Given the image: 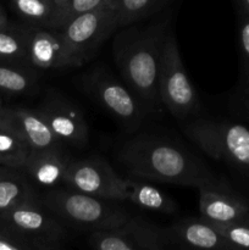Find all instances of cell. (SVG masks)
Listing matches in <instances>:
<instances>
[{"mask_svg": "<svg viewBox=\"0 0 249 250\" xmlns=\"http://www.w3.org/2000/svg\"><path fill=\"white\" fill-rule=\"evenodd\" d=\"M117 160L132 176L142 180L197 188L226 185L185 146L159 137L129 139L117 151Z\"/></svg>", "mask_w": 249, "mask_h": 250, "instance_id": "1", "label": "cell"}, {"mask_svg": "<svg viewBox=\"0 0 249 250\" xmlns=\"http://www.w3.org/2000/svg\"><path fill=\"white\" fill-rule=\"evenodd\" d=\"M170 17L150 22L145 27H121L112 44L115 62L131 92L145 107L158 109L159 68Z\"/></svg>", "mask_w": 249, "mask_h": 250, "instance_id": "2", "label": "cell"}, {"mask_svg": "<svg viewBox=\"0 0 249 250\" xmlns=\"http://www.w3.org/2000/svg\"><path fill=\"white\" fill-rule=\"evenodd\" d=\"M39 199L59 219L72 226L92 229V232L122 226L131 219V215L115 205L114 200L102 199L68 188H51Z\"/></svg>", "mask_w": 249, "mask_h": 250, "instance_id": "3", "label": "cell"}, {"mask_svg": "<svg viewBox=\"0 0 249 250\" xmlns=\"http://www.w3.org/2000/svg\"><path fill=\"white\" fill-rule=\"evenodd\" d=\"M183 132L205 154L249 177L248 127L229 121L199 119L185 125Z\"/></svg>", "mask_w": 249, "mask_h": 250, "instance_id": "4", "label": "cell"}, {"mask_svg": "<svg viewBox=\"0 0 249 250\" xmlns=\"http://www.w3.org/2000/svg\"><path fill=\"white\" fill-rule=\"evenodd\" d=\"M0 231L21 241L28 250H54L62 247L66 232L41 199L0 214Z\"/></svg>", "mask_w": 249, "mask_h": 250, "instance_id": "5", "label": "cell"}, {"mask_svg": "<svg viewBox=\"0 0 249 250\" xmlns=\"http://www.w3.org/2000/svg\"><path fill=\"white\" fill-rule=\"evenodd\" d=\"M159 95L161 105L178 120H187L200 109L197 90L188 78L171 28L166 34L159 68Z\"/></svg>", "mask_w": 249, "mask_h": 250, "instance_id": "6", "label": "cell"}, {"mask_svg": "<svg viewBox=\"0 0 249 250\" xmlns=\"http://www.w3.org/2000/svg\"><path fill=\"white\" fill-rule=\"evenodd\" d=\"M117 29L119 15L111 7L85 12L59 29L65 42L67 67H80L88 62Z\"/></svg>", "mask_w": 249, "mask_h": 250, "instance_id": "7", "label": "cell"}, {"mask_svg": "<svg viewBox=\"0 0 249 250\" xmlns=\"http://www.w3.org/2000/svg\"><path fill=\"white\" fill-rule=\"evenodd\" d=\"M88 243L98 250H164L172 248L167 229L141 216L131 217L122 226L90 233Z\"/></svg>", "mask_w": 249, "mask_h": 250, "instance_id": "8", "label": "cell"}, {"mask_svg": "<svg viewBox=\"0 0 249 250\" xmlns=\"http://www.w3.org/2000/svg\"><path fill=\"white\" fill-rule=\"evenodd\" d=\"M84 85L100 105L126 128L133 131L141 126L145 116V106L127 85L121 84L107 71L94 70L89 73Z\"/></svg>", "mask_w": 249, "mask_h": 250, "instance_id": "9", "label": "cell"}, {"mask_svg": "<svg viewBox=\"0 0 249 250\" xmlns=\"http://www.w3.org/2000/svg\"><path fill=\"white\" fill-rule=\"evenodd\" d=\"M68 189L114 202H124V178L99 156L71 160L63 180Z\"/></svg>", "mask_w": 249, "mask_h": 250, "instance_id": "10", "label": "cell"}, {"mask_svg": "<svg viewBox=\"0 0 249 250\" xmlns=\"http://www.w3.org/2000/svg\"><path fill=\"white\" fill-rule=\"evenodd\" d=\"M38 110L61 143L78 148L87 146L89 138L87 120L80 107L68 98L50 90Z\"/></svg>", "mask_w": 249, "mask_h": 250, "instance_id": "11", "label": "cell"}, {"mask_svg": "<svg viewBox=\"0 0 249 250\" xmlns=\"http://www.w3.org/2000/svg\"><path fill=\"white\" fill-rule=\"evenodd\" d=\"M199 212L203 219L215 225H225L249 216V205L228 185L198 187Z\"/></svg>", "mask_w": 249, "mask_h": 250, "instance_id": "12", "label": "cell"}, {"mask_svg": "<svg viewBox=\"0 0 249 250\" xmlns=\"http://www.w3.org/2000/svg\"><path fill=\"white\" fill-rule=\"evenodd\" d=\"M0 122L7 125L27 142L31 150L61 148V142L53 133L39 110L21 106H4Z\"/></svg>", "mask_w": 249, "mask_h": 250, "instance_id": "13", "label": "cell"}, {"mask_svg": "<svg viewBox=\"0 0 249 250\" xmlns=\"http://www.w3.org/2000/svg\"><path fill=\"white\" fill-rule=\"evenodd\" d=\"M173 247L192 249H234L212 222L200 217L182 219L168 227Z\"/></svg>", "mask_w": 249, "mask_h": 250, "instance_id": "14", "label": "cell"}, {"mask_svg": "<svg viewBox=\"0 0 249 250\" xmlns=\"http://www.w3.org/2000/svg\"><path fill=\"white\" fill-rule=\"evenodd\" d=\"M70 163L62 148L31 150L22 170L37 186L54 188L63 183Z\"/></svg>", "mask_w": 249, "mask_h": 250, "instance_id": "15", "label": "cell"}, {"mask_svg": "<svg viewBox=\"0 0 249 250\" xmlns=\"http://www.w3.org/2000/svg\"><path fill=\"white\" fill-rule=\"evenodd\" d=\"M29 62L38 70L67 67L66 46L60 32L32 27L29 38Z\"/></svg>", "mask_w": 249, "mask_h": 250, "instance_id": "16", "label": "cell"}, {"mask_svg": "<svg viewBox=\"0 0 249 250\" xmlns=\"http://www.w3.org/2000/svg\"><path fill=\"white\" fill-rule=\"evenodd\" d=\"M38 199V194L22 168L0 165V214Z\"/></svg>", "mask_w": 249, "mask_h": 250, "instance_id": "17", "label": "cell"}, {"mask_svg": "<svg viewBox=\"0 0 249 250\" xmlns=\"http://www.w3.org/2000/svg\"><path fill=\"white\" fill-rule=\"evenodd\" d=\"M124 202H129L142 209L161 214H173L177 209L176 203L166 193L148 183L131 178H124Z\"/></svg>", "mask_w": 249, "mask_h": 250, "instance_id": "18", "label": "cell"}, {"mask_svg": "<svg viewBox=\"0 0 249 250\" xmlns=\"http://www.w3.org/2000/svg\"><path fill=\"white\" fill-rule=\"evenodd\" d=\"M37 87L38 76L33 66L0 61V94L29 95Z\"/></svg>", "mask_w": 249, "mask_h": 250, "instance_id": "19", "label": "cell"}, {"mask_svg": "<svg viewBox=\"0 0 249 250\" xmlns=\"http://www.w3.org/2000/svg\"><path fill=\"white\" fill-rule=\"evenodd\" d=\"M32 27L9 24L0 29V61L31 65L29 38Z\"/></svg>", "mask_w": 249, "mask_h": 250, "instance_id": "20", "label": "cell"}, {"mask_svg": "<svg viewBox=\"0 0 249 250\" xmlns=\"http://www.w3.org/2000/svg\"><path fill=\"white\" fill-rule=\"evenodd\" d=\"M31 153V146L7 125L0 122V165L22 168Z\"/></svg>", "mask_w": 249, "mask_h": 250, "instance_id": "21", "label": "cell"}, {"mask_svg": "<svg viewBox=\"0 0 249 250\" xmlns=\"http://www.w3.org/2000/svg\"><path fill=\"white\" fill-rule=\"evenodd\" d=\"M104 7L116 9V0H66L60 9L55 7V12L48 28L59 31L80 15Z\"/></svg>", "mask_w": 249, "mask_h": 250, "instance_id": "22", "label": "cell"}, {"mask_svg": "<svg viewBox=\"0 0 249 250\" xmlns=\"http://www.w3.org/2000/svg\"><path fill=\"white\" fill-rule=\"evenodd\" d=\"M167 0H116L119 28L136 24L158 12Z\"/></svg>", "mask_w": 249, "mask_h": 250, "instance_id": "23", "label": "cell"}, {"mask_svg": "<svg viewBox=\"0 0 249 250\" xmlns=\"http://www.w3.org/2000/svg\"><path fill=\"white\" fill-rule=\"evenodd\" d=\"M11 2L22 19L42 28H48L56 7L51 0H11Z\"/></svg>", "mask_w": 249, "mask_h": 250, "instance_id": "24", "label": "cell"}, {"mask_svg": "<svg viewBox=\"0 0 249 250\" xmlns=\"http://www.w3.org/2000/svg\"><path fill=\"white\" fill-rule=\"evenodd\" d=\"M215 226L234 249H249V216Z\"/></svg>", "mask_w": 249, "mask_h": 250, "instance_id": "25", "label": "cell"}, {"mask_svg": "<svg viewBox=\"0 0 249 250\" xmlns=\"http://www.w3.org/2000/svg\"><path fill=\"white\" fill-rule=\"evenodd\" d=\"M238 46L244 83H249V12L242 6L238 17Z\"/></svg>", "mask_w": 249, "mask_h": 250, "instance_id": "26", "label": "cell"}, {"mask_svg": "<svg viewBox=\"0 0 249 250\" xmlns=\"http://www.w3.org/2000/svg\"><path fill=\"white\" fill-rule=\"evenodd\" d=\"M0 250H28L19 239L0 231Z\"/></svg>", "mask_w": 249, "mask_h": 250, "instance_id": "27", "label": "cell"}, {"mask_svg": "<svg viewBox=\"0 0 249 250\" xmlns=\"http://www.w3.org/2000/svg\"><path fill=\"white\" fill-rule=\"evenodd\" d=\"M242 103L247 111L249 112V83H244L243 92H242Z\"/></svg>", "mask_w": 249, "mask_h": 250, "instance_id": "28", "label": "cell"}, {"mask_svg": "<svg viewBox=\"0 0 249 250\" xmlns=\"http://www.w3.org/2000/svg\"><path fill=\"white\" fill-rule=\"evenodd\" d=\"M9 20H7V16H6V12H5V10L2 9V6L0 5V29L1 28H5L6 26H9Z\"/></svg>", "mask_w": 249, "mask_h": 250, "instance_id": "29", "label": "cell"}, {"mask_svg": "<svg viewBox=\"0 0 249 250\" xmlns=\"http://www.w3.org/2000/svg\"><path fill=\"white\" fill-rule=\"evenodd\" d=\"M51 1H53L54 4H55L56 9H60V7L62 6L63 4H65V2H66V0H51Z\"/></svg>", "mask_w": 249, "mask_h": 250, "instance_id": "30", "label": "cell"}, {"mask_svg": "<svg viewBox=\"0 0 249 250\" xmlns=\"http://www.w3.org/2000/svg\"><path fill=\"white\" fill-rule=\"evenodd\" d=\"M241 1H242L241 6L244 7V9L249 12V0H241Z\"/></svg>", "mask_w": 249, "mask_h": 250, "instance_id": "31", "label": "cell"}, {"mask_svg": "<svg viewBox=\"0 0 249 250\" xmlns=\"http://www.w3.org/2000/svg\"><path fill=\"white\" fill-rule=\"evenodd\" d=\"M2 107H4V104H2V97L1 94H0V111H1Z\"/></svg>", "mask_w": 249, "mask_h": 250, "instance_id": "32", "label": "cell"}]
</instances>
